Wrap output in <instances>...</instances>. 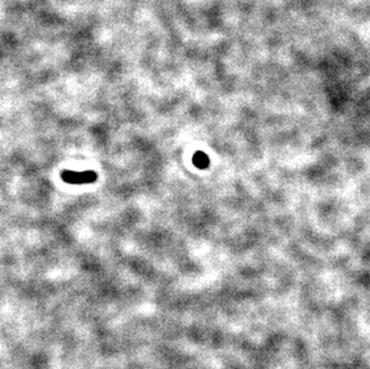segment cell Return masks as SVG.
Wrapping results in <instances>:
<instances>
[{"label":"cell","mask_w":370,"mask_h":369,"mask_svg":"<svg viewBox=\"0 0 370 369\" xmlns=\"http://www.w3.org/2000/svg\"><path fill=\"white\" fill-rule=\"evenodd\" d=\"M193 164L199 169H208L210 165V157L203 151H197L193 156Z\"/></svg>","instance_id":"2"},{"label":"cell","mask_w":370,"mask_h":369,"mask_svg":"<svg viewBox=\"0 0 370 369\" xmlns=\"http://www.w3.org/2000/svg\"><path fill=\"white\" fill-rule=\"evenodd\" d=\"M61 179L64 181H66L67 184H91L97 179V174L95 172H91V170H88V172H71V170H66V172L61 173Z\"/></svg>","instance_id":"1"}]
</instances>
